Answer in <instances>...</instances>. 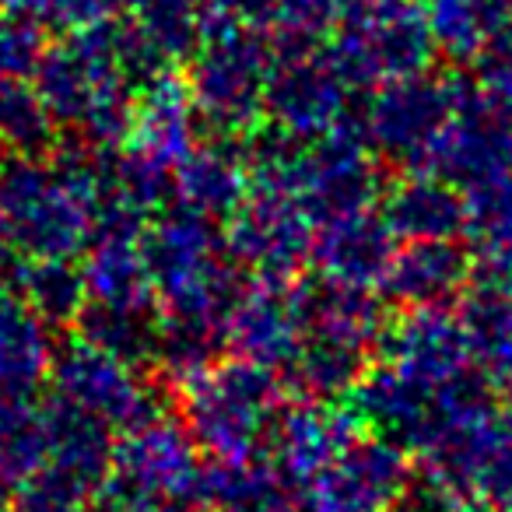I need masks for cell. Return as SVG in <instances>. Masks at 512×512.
Returning <instances> with one entry per match:
<instances>
[]
</instances>
